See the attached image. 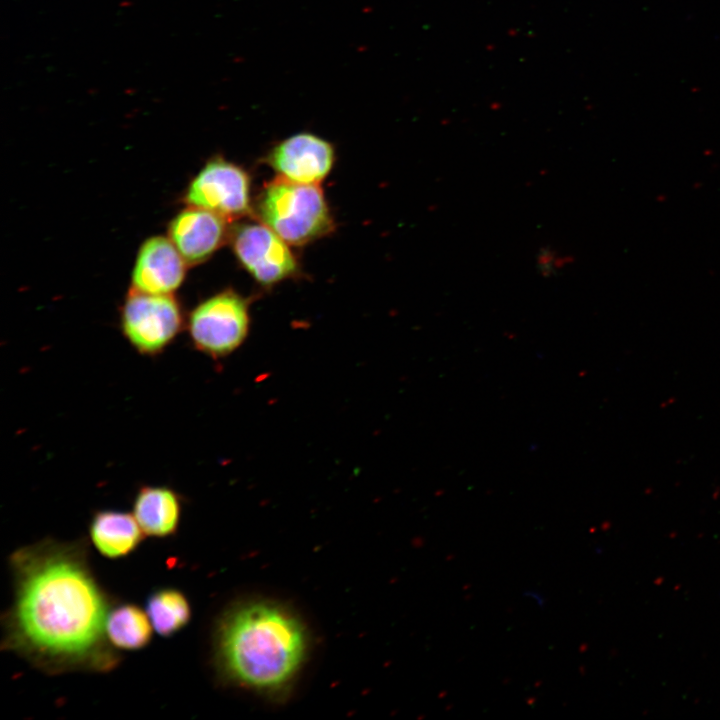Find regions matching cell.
<instances>
[{
  "mask_svg": "<svg viewBox=\"0 0 720 720\" xmlns=\"http://www.w3.org/2000/svg\"><path fill=\"white\" fill-rule=\"evenodd\" d=\"M12 602L2 617V648L49 675L106 673L121 661L106 620L116 603L90 566L81 540L45 538L8 560Z\"/></svg>",
  "mask_w": 720,
  "mask_h": 720,
  "instance_id": "obj_1",
  "label": "cell"
},
{
  "mask_svg": "<svg viewBox=\"0 0 720 720\" xmlns=\"http://www.w3.org/2000/svg\"><path fill=\"white\" fill-rule=\"evenodd\" d=\"M308 653L309 634L301 618L271 600L231 605L214 630L213 656L222 678L265 695L286 690Z\"/></svg>",
  "mask_w": 720,
  "mask_h": 720,
  "instance_id": "obj_2",
  "label": "cell"
},
{
  "mask_svg": "<svg viewBox=\"0 0 720 720\" xmlns=\"http://www.w3.org/2000/svg\"><path fill=\"white\" fill-rule=\"evenodd\" d=\"M255 213L260 222L295 246L324 237L334 228L319 185L296 183L279 176L264 186Z\"/></svg>",
  "mask_w": 720,
  "mask_h": 720,
  "instance_id": "obj_3",
  "label": "cell"
},
{
  "mask_svg": "<svg viewBox=\"0 0 720 720\" xmlns=\"http://www.w3.org/2000/svg\"><path fill=\"white\" fill-rule=\"evenodd\" d=\"M185 326L197 351L216 360L227 357L248 335V299L232 289L218 292L191 310Z\"/></svg>",
  "mask_w": 720,
  "mask_h": 720,
  "instance_id": "obj_4",
  "label": "cell"
},
{
  "mask_svg": "<svg viewBox=\"0 0 720 720\" xmlns=\"http://www.w3.org/2000/svg\"><path fill=\"white\" fill-rule=\"evenodd\" d=\"M186 320L173 294L146 293L130 288L120 310V328L129 345L139 354L156 357L182 331Z\"/></svg>",
  "mask_w": 720,
  "mask_h": 720,
  "instance_id": "obj_5",
  "label": "cell"
},
{
  "mask_svg": "<svg viewBox=\"0 0 720 720\" xmlns=\"http://www.w3.org/2000/svg\"><path fill=\"white\" fill-rule=\"evenodd\" d=\"M250 187V177L242 167L217 156L192 178L183 201L231 222L251 213Z\"/></svg>",
  "mask_w": 720,
  "mask_h": 720,
  "instance_id": "obj_6",
  "label": "cell"
},
{
  "mask_svg": "<svg viewBox=\"0 0 720 720\" xmlns=\"http://www.w3.org/2000/svg\"><path fill=\"white\" fill-rule=\"evenodd\" d=\"M229 240L239 263L262 286L275 285L299 271L290 244L260 221L235 226Z\"/></svg>",
  "mask_w": 720,
  "mask_h": 720,
  "instance_id": "obj_7",
  "label": "cell"
},
{
  "mask_svg": "<svg viewBox=\"0 0 720 720\" xmlns=\"http://www.w3.org/2000/svg\"><path fill=\"white\" fill-rule=\"evenodd\" d=\"M265 161L279 177L296 183L318 185L333 167L335 150L324 138L301 132L276 144Z\"/></svg>",
  "mask_w": 720,
  "mask_h": 720,
  "instance_id": "obj_8",
  "label": "cell"
},
{
  "mask_svg": "<svg viewBox=\"0 0 720 720\" xmlns=\"http://www.w3.org/2000/svg\"><path fill=\"white\" fill-rule=\"evenodd\" d=\"M230 221L194 206H187L170 221L168 238L189 266L207 261L229 240Z\"/></svg>",
  "mask_w": 720,
  "mask_h": 720,
  "instance_id": "obj_9",
  "label": "cell"
},
{
  "mask_svg": "<svg viewBox=\"0 0 720 720\" xmlns=\"http://www.w3.org/2000/svg\"><path fill=\"white\" fill-rule=\"evenodd\" d=\"M188 266L168 236L150 237L137 253L131 287L146 293L173 294L184 282Z\"/></svg>",
  "mask_w": 720,
  "mask_h": 720,
  "instance_id": "obj_10",
  "label": "cell"
},
{
  "mask_svg": "<svg viewBox=\"0 0 720 720\" xmlns=\"http://www.w3.org/2000/svg\"><path fill=\"white\" fill-rule=\"evenodd\" d=\"M132 512L144 535L167 538L179 528L182 500L170 487L143 485L135 494Z\"/></svg>",
  "mask_w": 720,
  "mask_h": 720,
  "instance_id": "obj_11",
  "label": "cell"
},
{
  "mask_svg": "<svg viewBox=\"0 0 720 720\" xmlns=\"http://www.w3.org/2000/svg\"><path fill=\"white\" fill-rule=\"evenodd\" d=\"M143 531L133 514L103 509L89 522V537L96 550L106 558L119 559L134 552L143 541Z\"/></svg>",
  "mask_w": 720,
  "mask_h": 720,
  "instance_id": "obj_12",
  "label": "cell"
},
{
  "mask_svg": "<svg viewBox=\"0 0 720 720\" xmlns=\"http://www.w3.org/2000/svg\"><path fill=\"white\" fill-rule=\"evenodd\" d=\"M152 627L146 611L133 603H115L106 620L109 642L126 651L145 648L151 641Z\"/></svg>",
  "mask_w": 720,
  "mask_h": 720,
  "instance_id": "obj_13",
  "label": "cell"
},
{
  "mask_svg": "<svg viewBox=\"0 0 720 720\" xmlns=\"http://www.w3.org/2000/svg\"><path fill=\"white\" fill-rule=\"evenodd\" d=\"M145 611L154 630L163 637H171L181 631L192 616L185 594L172 587L153 591L146 599Z\"/></svg>",
  "mask_w": 720,
  "mask_h": 720,
  "instance_id": "obj_14",
  "label": "cell"
},
{
  "mask_svg": "<svg viewBox=\"0 0 720 720\" xmlns=\"http://www.w3.org/2000/svg\"><path fill=\"white\" fill-rule=\"evenodd\" d=\"M526 595L533 598L536 601V604L538 606L543 607V605L545 603V599L540 593L535 592V591H533V592L528 591V592H526Z\"/></svg>",
  "mask_w": 720,
  "mask_h": 720,
  "instance_id": "obj_15",
  "label": "cell"
}]
</instances>
